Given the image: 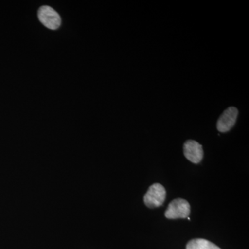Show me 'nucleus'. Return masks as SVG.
Listing matches in <instances>:
<instances>
[{
    "label": "nucleus",
    "instance_id": "nucleus-1",
    "mask_svg": "<svg viewBox=\"0 0 249 249\" xmlns=\"http://www.w3.org/2000/svg\"><path fill=\"white\" fill-rule=\"evenodd\" d=\"M190 214H191V206L189 203L181 198L172 201L165 212V217L170 219L188 218Z\"/></svg>",
    "mask_w": 249,
    "mask_h": 249
},
{
    "label": "nucleus",
    "instance_id": "nucleus-2",
    "mask_svg": "<svg viewBox=\"0 0 249 249\" xmlns=\"http://www.w3.org/2000/svg\"><path fill=\"white\" fill-rule=\"evenodd\" d=\"M166 191L160 183H155L149 188L144 196V203L150 209L161 206L165 201Z\"/></svg>",
    "mask_w": 249,
    "mask_h": 249
},
{
    "label": "nucleus",
    "instance_id": "nucleus-3",
    "mask_svg": "<svg viewBox=\"0 0 249 249\" xmlns=\"http://www.w3.org/2000/svg\"><path fill=\"white\" fill-rule=\"evenodd\" d=\"M38 18L43 25L52 30H56L61 24V18L50 6H42L38 11Z\"/></svg>",
    "mask_w": 249,
    "mask_h": 249
},
{
    "label": "nucleus",
    "instance_id": "nucleus-4",
    "mask_svg": "<svg viewBox=\"0 0 249 249\" xmlns=\"http://www.w3.org/2000/svg\"><path fill=\"white\" fill-rule=\"evenodd\" d=\"M238 115L237 108L231 107L228 108L223 112L222 115L218 119L217 128L220 132H227L233 127Z\"/></svg>",
    "mask_w": 249,
    "mask_h": 249
},
{
    "label": "nucleus",
    "instance_id": "nucleus-5",
    "mask_svg": "<svg viewBox=\"0 0 249 249\" xmlns=\"http://www.w3.org/2000/svg\"><path fill=\"white\" fill-rule=\"evenodd\" d=\"M183 153L187 160L193 163H199L204 156L202 145L193 140H188L183 145Z\"/></svg>",
    "mask_w": 249,
    "mask_h": 249
},
{
    "label": "nucleus",
    "instance_id": "nucleus-6",
    "mask_svg": "<svg viewBox=\"0 0 249 249\" xmlns=\"http://www.w3.org/2000/svg\"><path fill=\"white\" fill-rule=\"evenodd\" d=\"M186 249H221L217 245L204 239H195L187 244Z\"/></svg>",
    "mask_w": 249,
    "mask_h": 249
}]
</instances>
